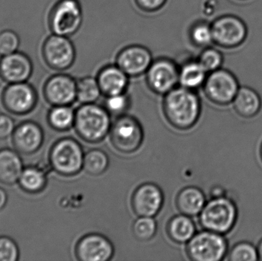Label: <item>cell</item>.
I'll return each mask as SVG.
<instances>
[{
	"instance_id": "f1b7e54d",
	"label": "cell",
	"mask_w": 262,
	"mask_h": 261,
	"mask_svg": "<svg viewBox=\"0 0 262 261\" xmlns=\"http://www.w3.org/2000/svg\"><path fill=\"white\" fill-rule=\"evenodd\" d=\"M189 39L198 48L209 47L213 43L212 26L205 21H199L191 26L189 32Z\"/></svg>"
},
{
	"instance_id": "d6986e66",
	"label": "cell",
	"mask_w": 262,
	"mask_h": 261,
	"mask_svg": "<svg viewBox=\"0 0 262 261\" xmlns=\"http://www.w3.org/2000/svg\"><path fill=\"white\" fill-rule=\"evenodd\" d=\"M129 78L116 64L104 66L96 77L101 93L105 97L125 93L129 85Z\"/></svg>"
},
{
	"instance_id": "ba28073f",
	"label": "cell",
	"mask_w": 262,
	"mask_h": 261,
	"mask_svg": "<svg viewBox=\"0 0 262 261\" xmlns=\"http://www.w3.org/2000/svg\"><path fill=\"white\" fill-rule=\"evenodd\" d=\"M239 87L238 80L232 72L220 68L208 74L203 88L211 102L223 106L232 103Z\"/></svg>"
},
{
	"instance_id": "52a82bcc",
	"label": "cell",
	"mask_w": 262,
	"mask_h": 261,
	"mask_svg": "<svg viewBox=\"0 0 262 261\" xmlns=\"http://www.w3.org/2000/svg\"><path fill=\"white\" fill-rule=\"evenodd\" d=\"M83 11L78 0H59L49 15V26L53 34L70 37L82 25Z\"/></svg>"
},
{
	"instance_id": "7402d4cb",
	"label": "cell",
	"mask_w": 262,
	"mask_h": 261,
	"mask_svg": "<svg viewBox=\"0 0 262 261\" xmlns=\"http://www.w3.org/2000/svg\"><path fill=\"white\" fill-rule=\"evenodd\" d=\"M208 74L197 58H187L179 64L180 85L190 90L203 87Z\"/></svg>"
},
{
	"instance_id": "2e32d148",
	"label": "cell",
	"mask_w": 262,
	"mask_h": 261,
	"mask_svg": "<svg viewBox=\"0 0 262 261\" xmlns=\"http://www.w3.org/2000/svg\"><path fill=\"white\" fill-rule=\"evenodd\" d=\"M152 61L150 51L140 44L126 46L116 57V64L133 78L146 74Z\"/></svg>"
},
{
	"instance_id": "4316f807",
	"label": "cell",
	"mask_w": 262,
	"mask_h": 261,
	"mask_svg": "<svg viewBox=\"0 0 262 261\" xmlns=\"http://www.w3.org/2000/svg\"><path fill=\"white\" fill-rule=\"evenodd\" d=\"M109 157L104 150L93 149L84 153L83 170L90 176H98L107 171Z\"/></svg>"
},
{
	"instance_id": "4dcf8cb0",
	"label": "cell",
	"mask_w": 262,
	"mask_h": 261,
	"mask_svg": "<svg viewBox=\"0 0 262 261\" xmlns=\"http://www.w3.org/2000/svg\"><path fill=\"white\" fill-rule=\"evenodd\" d=\"M130 98L127 93L106 97L104 107L111 115L119 116L127 113L130 108Z\"/></svg>"
},
{
	"instance_id": "8fae6325",
	"label": "cell",
	"mask_w": 262,
	"mask_h": 261,
	"mask_svg": "<svg viewBox=\"0 0 262 261\" xmlns=\"http://www.w3.org/2000/svg\"><path fill=\"white\" fill-rule=\"evenodd\" d=\"M2 104L5 110L17 116L31 113L36 107L38 94L31 84L26 82L9 84L2 93Z\"/></svg>"
},
{
	"instance_id": "60d3db41",
	"label": "cell",
	"mask_w": 262,
	"mask_h": 261,
	"mask_svg": "<svg viewBox=\"0 0 262 261\" xmlns=\"http://www.w3.org/2000/svg\"><path fill=\"white\" fill-rule=\"evenodd\" d=\"M261 160H262V144H261Z\"/></svg>"
},
{
	"instance_id": "e575fe53",
	"label": "cell",
	"mask_w": 262,
	"mask_h": 261,
	"mask_svg": "<svg viewBox=\"0 0 262 261\" xmlns=\"http://www.w3.org/2000/svg\"><path fill=\"white\" fill-rule=\"evenodd\" d=\"M19 43V38L13 31L4 30L0 32V55L5 56L16 52Z\"/></svg>"
},
{
	"instance_id": "3957f363",
	"label": "cell",
	"mask_w": 262,
	"mask_h": 261,
	"mask_svg": "<svg viewBox=\"0 0 262 261\" xmlns=\"http://www.w3.org/2000/svg\"><path fill=\"white\" fill-rule=\"evenodd\" d=\"M84 157V150L76 139L61 138L54 143L49 150V165L57 174L71 177L81 173Z\"/></svg>"
},
{
	"instance_id": "d6a6232c",
	"label": "cell",
	"mask_w": 262,
	"mask_h": 261,
	"mask_svg": "<svg viewBox=\"0 0 262 261\" xmlns=\"http://www.w3.org/2000/svg\"><path fill=\"white\" fill-rule=\"evenodd\" d=\"M231 261H257L258 260V250L249 242L236 244L229 252Z\"/></svg>"
},
{
	"instance_id": "8992f818",
	"label": "cell",
	"mask_w": 262,
	"mask_h": 261,
	"mask_svg": "<svg viewBox=\"0 0 262 261\" xmlns=\"http://www.w3.org/2000/svg\"><path fill=\"white\" fill-rule=\"evenodd\" d=\"M186 251L191 260L220 261L227 254L228 244L223 234L204 229L186 244Z\"/></svg>"
},
{
	"instance_id": "d4e9b609",
	"label": "cell",
	"mask_w": 262,
	"mask_h": 261,
	"mask_svg": "<svg viewBox=\"0 0 262 261\" xmlns=\"http://www.w3.org/2000/svg\"><path fill=\"white\" fill-rule=\"evenodd\" d=\"M20 188L29 194H38L47 186L46 170L38 165H29L23 169L18 182Z\"/></svg>"
},
{
	"instance_id": "d590c367",
	"label": "cell",
	"mask_w": 262,
	"mask_h": 261,
	"mask_svg": "<svg viewBox=\"0 0 262 261\" xmlns=\"http://www.w3.org/2000/svg\"><path fill=\"white\" fill-rule=\"evenodd\" d=\"M15 128L14 120L9 115L0 113V140L11 137Z\"/></svg>"
},
{
	"instance_id": "44dd1931",
	"label": "cell",
	"mask_w": 262,
	"mask_h": 261,
	"mask_svg": "<svg viewBox=\"0 0 262 261\" xmlns=\"http://www.w3.org/2000/svg\"><path fill=\"white\" fill-rule=\"evenodd\" d=\"M206 198L201 188L187 186L180 190L176 198V206L181 214L198 216L206 205Z\"/></svg>"
},
{
	"instance_id": "7a4b0ae2",
	"label": "cell",
	"mask_w": 262,
	"mask_h": 261,
	"mask_svg": "<svg viewBox=\"0 0 262 261\" xmlns=\"http://www.w3.org/2000/svg\"><path fill=\"white\" fill-rule=\"evenodd\" d=\"M112 115L104 107L95 103L84 104L75 110V131L81 139L90 144L102 141L110 133Z\"/></svg>"
},
{
	"instance_id": "9a60e30c",
	"label": "cell",
	"mask_w": 262,
	"mask_h": 261,
	"mask_svg": "<svg viewBox=\"0 0 262 261\" xmlns=\"http://www.w3.org/2000/svg\"><path fill=\"white\" fill-rule=\"evenodd\" d=\"M43 94L52 106H71L77 101V81L66 74L52 75L45 83Z\"/></svg>"
},
{
	"instance_id": "836d02e7",
	"label": "cell",
	"mask_w": 262,
	"mask_h": 261,
	"mask_svg": "<svg viewBox=\"0 0 262 261\" xmlns=\"http://www.w3.org/2000/svg\"><path fill=\"white\" fill-rule=\"evenodd\" d=\"M19 250L16 242L7 236H0V261H17Z\"/></svg>"
},
{
	"instance_id": "f35d334b",
	"label": "cell",
	"mask_w": 262,
	"mask_h": 261,
	"mask_svg": "<svg viewBox=\"0 0 262 261\" xmlns=\"http://www.w3.org/2000/svg\"><path fill=\"white\" fill-rule=\"evenodd\" d=\"M223 193H224V190L223 188L215 187V188H212V189L211 190V196L212 198L223 197V196H225Z\"/></svg>"
},
{
	"instance_id": "6da1fadb",
	"label": "cell",
	"mask_w": 262,
	"mask_h": 261,
	"mask_svg": "<svg viewBox=\"0 0 262 261\" xmlns=\"http://www.w3.org/2000/svg\"><path fill=\"white\" fill-rule=\"evenodd\" d=\"M163 111L172 127L180 130H189L200 119L201 100L195 90L177 86L164 95Z\"/></svg>"
},
{
	"instance_id": "e0dca14e",
	"label": "cell",
	"mask_w": 262,
	"mask_h": 261,
	"mask_svg": "<svg viewBox=\"0 0 262 261\" xmlns=\"http://www.w3.org/2000/svg\"><path fill=\"white\" fill-rule=\"evenodd\" d=\"M14 149L23 155H32L41 149L44 143V131L39 124L28 121L16 126L12 133Z\"/></svg>"
},
{
	"instance_id": "30bf717a",
	"label": "cell",
	"mask_w": 262,
	"mask_h": 261,
	"mask_svg": "<svg viewBox=\"0 0 262 261\" xmlns=\"http://www.w3.org/2000/svg\"><path fill=\"white\" fill-rule=\"evenodd\" d=\"M213 43L220 47L233 49L241 45L247 37L246 23L239 17L225 15L215 18L212 23Z\"/></svg>"
},
{
	"instance_id": "f546056e",
	"label": "cell",
	"mask_w": 262,
	"mask_h": 261,
	"mask_svg": "<svg viewBox=\"0 0 262 261\" xmlns=\"http://www.w3.org/2000/svg\"><path fill=\"white\" fill-rule=\"evenodd\" d=\"M157 223L154 217H138L132 225V232L137 240L149 242L155 237Z\"/></svg>"
},
{
	"instance_id": "74e56055",
	"label": "cell",
	"mask_w": 262,
	"mask_h": 261,
	"mask_svg": "<svg viewBox=\"0 0 262 261\" xmlns=\"http://www.w3.org/2000/svg\"><path fill=\"white\" fill-rule=\"evenodd\" d=\"M8 196L3 188H0V211L3 210L7 203Z\"/></svg>"
},
{
	"instance_id": "484cf974",
	"label": "cell",
	"mask_w": 262,
	"mask_h": 261,
	"mask_svg": "<svg viewBox=\"0 0 262 261\" xmlns=\"http://www.w3.org/2000/svg\"><path fill=\"white\" fill-rule=\"evenodd\" d=\"M75 110L70 106H52L48 113L49 126L57 131H67L74 127Z\"/></svg>"
},
{
	"instance_id": "7c38bea8",
	"label": "cell",
	"mask_w": 262,
	"mask_h": 261,
	"mask_svg": "<svg viewBox=\"0 0 262 261\" xmlns=\"http://www.w3.org/2000/svg\"><path fill=\"white\" fill-rule=\"evenodd\" d=\"M42 55L49 67L57 70H64L75 62L76 51L69 37L52 34L44 41Z\"/></svg>"
},
{
	"instance_id": "5b68a950",
	"label": "cell",
	"mask_w": 262,
	"mask_h": 261,
	"mask_svg": "<svg viewBox=\"0 0 262 261\" xmlns=\"http://www.w3.org/2000/svg\"><path fill=\"white\" fill-rule=\"evenodd\" d=\"M109 136L114 148L124 154L137 152L144 139L143 127L140 121L127 113L117 116L111 127Z\"/></svg>"
},
{
	"instance_id": "ac0fdd59",
	"label": "cell",
	"mask_w": 262,
	"mask_h": 261,
	"mask_svg": "<svg viewBox=\"0 0 262 261\" xmlns=\"http://www.w3.org/2000/svg\"><path fill=\"white\" fill-rule=\"evenodd\" d=\"M32 70L30 58L21 52H15L0 59V77L8 84L26 82Z\"/></svg>"
},
{
	"instance_id": "277c9868",
	"label": "cell",
	"mask_w": 262,
	"mask_h": 261,
	"mask_svg": "<svg viewBox=\"0 0 262 261\" xmlns=\"http://www.w3.org/2000/svg\"><path fill=\"white\" fill-rule=\"evenodd\" d=\"M199 218L203 229L226 234L236 222L237 208L235 203L226 196L212 198L206 202Z\"/></svg>"
},
{
	"instance_id": "603a6c76",
	"label": "cell",
	"mask_w": 262,
	"mask_h": 261,
	"mask_svg": "<svg viewBox=\"0 0 262 261\" xmlns=\"http://www.w3.org/2000/svg\"><path fill=\"white\" fill-rule=\"evenodd\" d=\"M166 233L174 243L187 244L196 233V226L192 217L180 213L169 219Z\"/></svg>"
},
{
	"instance_id": "cb8c5ba5",
	"label": "cell",
	"mask_w": 262,
	"mask_h": 261,
	"mask_svg": "<svg viewBox=\"0 0 262 261\" xmlns=\"http://www.w3.org/2000/svg\"><path fill=\"white\" fill-rule=\"evenodd\" d=\"M234 109L240 116L252 117L261 109V101L258 93L249 87H239L233 101Z\"/></svg>"
},
{
	"instance_id": "83f0119b",
	"label": "cell",
	"mask_w": 262,
	"mask_h": 261,
	"mask_svg": "<svg viewBox=\"0 0 262 261\" xmlns=\"http://www.w3.org/2000/svg\"><path fill=\"white\" fill-rule=\"evenodd\" d=\"M101 94L102 93L96 78L87 76L77 81V101L80 104L95 103Z\"/></svg>"
},
{
	"instance_id": "ffe728a7",
	"label": "cell",
	"mask_w": 262,
	"mask_h": 261,
	"mask_svg": "<svg viewBox=\"0 0 262 261\" xmlns=\"http://www.w3.org/2000/svg\"><path fill=\"white\" fill-rule=\"evenodd\" d=\"M23 169L19 153L12 149H0V183L5 185L18 183Z\"/></svg>"
},
{
	"instance_id": "5bb4252c",
	"label": "cell",
	"mask_w": 262,
	"mask_h": 261,
	"mask_svg": "<svg viewBox=\"0 0 262 261\" xmlns=\"http://www.w3.org/2000/svg\"><path fill=\"white\" fill-rule=\"evenodd\" d=\"M75 254L79 261H108L115 255V247L106 236L90 233L77 242Z\"/></svg>"
},
{
	"instance_id": "9c48e42d",
	"label": "cell",
	"mask_w": 262,
	"mask_h": 261,
	"mask_svg": "<svg viewBox=\"0 0 262 261\" xmlns=\"http://www.w3.org/2000/svg\"><path fill=\"white\" fill-rule=\"evenodd\" d=\"M145 75L148 87L157 94L164 96L180 84L179 64L170 58L154 60Z\"/></svg>"
},
{
	"instance_id": "1f68e13d",
	"label": "cell",
	"mask_w": 262,
	"mask_h": 261,
	"mask_svg": "<svg viewBox=\"0 0 262 261\" xmlns=\"http://www.w3.org/2000/svg\"><path fill=\"white\" fill-rule=\"evenodd\" d=\"M198 61L203 67L206 69L208 73L214 72L221 68L222 64L223 63V55L220 50L215 48L209 47L205 48L200 56L198 57Z\"/></svg>"
},
{
	"instance_id": "4fadbf2b",
	"label": "cell",
	"mask_w": 262,
	"mask_h": 261,
	"mask_svg": "<svg viewBox=\"0 0 262 261\" xmlns=\"http://www.w3.org/2000/svg\"><path fill=\"white\" fill-rule=\"evenodd\" d=\"M131 208L137 217H155L161 211L164 195L160 186L152 182L139 185L131 196Z\"/></svg>"
},
{
	"instance_id": "ab89813d",
	"label": "cell",
	"mask_w": 262,
	"mask_h": 261,
	"mask_svg": "<svg viewBox=\"0 0 262 261\" xmlns=\"http://www.w3.org/2000/svg\"><path fill=\"white\" fill-rule=\"evenodd\" d=\"M257 250H258V260H262V240L258 244Z\"/></svg>"
},
{
	"instance_id": "8d00e7d4",
	"label": "cell",
	"mask_w": 262,
	"mask_h": 261,
	"mask_svg": "<svg viewBox=\"0 0 262 261\" xmlns=\"http://www.w3.org/2000/svg\"><path fill=\"white\" fill-rule=\"evenodd\" d=\"M137 7L146 12L160 10L166 4L167 0H134Z\"/></svg>"
}]
</instances>
